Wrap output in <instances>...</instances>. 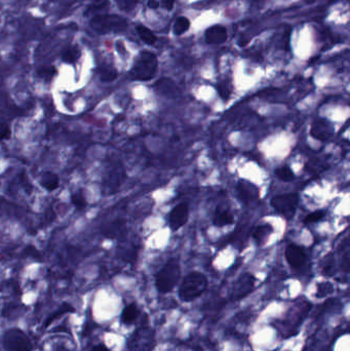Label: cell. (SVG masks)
Here are the masks:
<instances>
[{
    "label": "cell",
    "instance_id": "3957f363",
    "mask_svg": "<svg viewBox=\"0 0 350 351\" xmlns=\"http://www.w3.org/2000/svg\"><path fill=\"white\" fill-rule=\"evenodd\" d=\"M181 273L180 264L177 259H171L156 276V288L160 293L171 292L179 281Z\"/></svg>",
    "mask_w": 350,
    "mask_h": 351
},
{
    "label": "cell",
    "instance_id": "d6986e66",
    "mask_svg": "<svg viewBox=\"0 0 350 351\" xmlns=\"http://www.w3.org/2000/svg\"><path fill=\"white\" fill-rule=\"evenodd\" d=\"M139 36H140V38L146 43V44H154L157 40L156 38V36L153 34V32L151 30H149L147 27L143 26V25H139L137 26L136 28Z\"/></svg>",
    "mask_w": 350,
    "mask_h": 351
},
{
    "label": "cell",
    "instance_id": "6da1fadb",
    "mask_svg": "<svg viewBox=\"0 0 350 351\" xmlns=\"http://www.w3.org/2000/svg\"><path fill=\"white\" fill-rule=\"evenodd\" d=\"M207 277L200 272H191L183 280L180 289L179 297L184 302H190L204 293L207 289Z\"/></svg>",
    "mask_w": 350,
    "mask_h": 351
},
{
    "label": "cell",
    "instance_id": "d4e9b609",
    "mask_svg": "<svg viewBox=\"0 0 350 351\" xmlns=\"http://www.w3.org/2000/svg\"><path fill=\"white\" fill-rule=\"evenodd\" d=\"M218 90H219V94L220 96L222 97L223 99H228L230 97V94H231V90H232V86L229 82L227 81H224V82H221L218 86Z\"/></svg>",
    "mask_w": 350,
    "mask_h": 351
},
{
    "label": "cell",
    "instance_id": "cb8c5ba5",
    "mask_svg": "<svg viewBox=\"0 0 350 351\" xmlns=\"http://www.w3.org/2000/svg\"><path fill=\"white\" fill-rule=\"evenodd\" d=\"M67 312H74V309H73V308H72L70 305H68V304L62 305V307L58 310V312H57V313H54L53 316H51V317L47 320V322H46V324H45V327H47L50 323H52L57 318L63 316V314H65V313H67Z\"/></svg>",
    "mask_w": 350,
    "mask_h": 351
},
{
    "label": "cell",
    "instance_id": "7c38bea8",
    "mask_svg": "<svg viewBox=\"0 0 350 351\" xmlns=\"http://www.w3.org/2000/svg\"><path fill=\"white\" fill-rule=\"evenodd\" d=\"M205 37L209 44L224 43L227 39V30L224 26L215 25L206 31Z\"/></svg>",
    "mask_w": 350,
    "mask_h": 351
},
{
    "label": "cell",
    "instance_id": "f1b7e54d",
    "mask_svg": "<svg viewBox=\"0 0 350 351\" xmlns=\"http://www.w3.org/2000/svg\"><path fill=\"white\" fill-rule=\"evenodd\" d=\"M10 136V129L8 128V126L6 124H2L0 125V139H7Z\"/></svg>",
    "mask_w": 350,
    "mask_h": 351
},
{
    "label": "cell",
    "instance_id": "4dcf8cb0",
    "mask_svg": "<svg viewBox=\"0 0 350 351\" xmlns=\"http://www.w3.org/2000/svg\"><path fill=\"white\" fill-rule=\"evenodd\" d=\"M148 7L152 8V9H156L158 6H159V3L157 0H148Z\"/></svg>",
    "mask_w": 350,
    "mask_h": 351
},
{
    "label": "cell",
    "instance_id": "ac0fdd59",
    "mask_svg": "<svg viewBox=\"0 0 350 351\" xmlns=\"http://www.w3.org/2000/svg\"><path fill=\"white\" fill-rule=\"evenodd\" d=\"M138 316H139L138 308L136 307V305L131 304V305L126 306L123 309L122 316H121V321L125 325H131V324H133L136 321Z\"/></svg>",
    "mask_w": 350,
    "mask_h": 351
},
{
    "label": "cell",
    "instance_id": "ffe728a7",
    "mask_svg": "<svg viewBox=\"0 0 350 351\" xmlns=\"http://www.w3.org/2000/svg\"><path fill=\"white\" fill-rule=\"evenodd\" d=\"M190 28V21L185 16H180L174 25V33L176 35H182Z\"/></svg>",
    "mask_w": 350,
    "mask_h": 351
},
{
    "label": "cell",
    "instance_id": "4fadbf2b",
    "mask_svg": "<svg viewBox=\"0 0 350 351\" xmlns=\"http://www.w3.org/2000/svg\"><path fill=\"white\" fill-rule=\"evenodd\" d=\"M234 222V217L228 208L219 206L214 215L213 223L217 227H223L226 225H230Z\"/></svg>",
    "mask_w": 350,
    "mask_h": 351
},
{
    "label": "cell",
    "instance_id": "603a6c76",
    "mask_svg": "<svg viewBox=\"0 0 350 351\" xmlns=\"http://www.w3.org/2000/svg\"><path fill=\"white\" fill-rule=\"evenodd\" d=\"M100 76L103 81H113L117 77V71L113 67H105L101 69Z\"/></svg>",
    "mask_w": 350,
    "mask_h": 351
},
{
    "label": "cell",
    "instance_id": "44dd1931",
    "mask_svg": "<svg viewBox=\"0 0 350 351\" xmlns=\"http://www.w3.org/2000/svg\"><path fill=\"white\" fill-rule=\"evenodd\" d=\"M275 175L284 182H291L294 180L295 175L289 166H282V168L275 171Z\"/></svg>",
    "mask_w": 350,
    "mask_h": 351
},
{
    "label": "cell",
    "instance_id": "30bf717a",
    "mask_svg": "<svg viewBox=\"0 0 350 351\" xmlns=\"http://www.w3.org/2000/svg\"><path fill=\"white\" fill-rule=\"evenodd\" d=\"M236 192L239 199L245 203H249L259 198V190H258L254 184L246 180H241L238 182L236 186Z\"/></svg>",
    "mask_w": 350,
    "mask_h": 351
},
{
    "label": "cell",
    "instance_id": "277c9868",
    "mask_svg": "<svg viewBox=\"0 0 350 351\" xmlns=\"http://www.w3.org/2000/svg\"><path fill=\"white\" fill-rule=\"evenodd\" d=\"M90 27L100 34L117 33L126 29L127 22L117 14H96L90 20Z\"/></svg>",
    "mask_w": 350,
    "mask_h": 351
},
{
    "label": "cell",
    "instance_id": "7402d4cb",
    "mask_svg": "<svg viewBox=\"0 0 350 351\" xmlns=\"http://www.w3.org/2000/svg\"><path fill=\"white\" fill-rule=\"evenodd\" d=\"M139 1L140 0H115L118 8L125 12L132 11L137 6Z\"/></svg>",
    "mask_w": 350,
    "mask_h": 351
},
{
    "label": "cell",
    "instance_id": "52a82bcc",
    "mask_svg": "<svg viewBox=\"0 0 350 351\" xmlns=\"http://www.w3.org/2000/svg\"><path fill=\"white\" fill-rule=\"evenodd\" d=\"M189 207L187 203L183 202L176 206L169 215V225L172 230L180 229L188 221Z\"/></svg>",
    "mask_w": 350,
    "mask_h": 351
},
{
    "label": "cell",
    "instance_id": "8fae6325",
    "mask_svg": "<svg viewBox=\"0 0 350 351\" xmlns=\"http://www.w3.org/2000/svg\"><path fill=\"white\" fill-rule=\"evenodd\" d=\"M310 133L313 138L325 141L330 139L332 135H333L334 127L332 126V124L328 120L319 119L312 124Z\"/></svg>",
    "mask_w": 350,
    "mask_h": 351
},
{
    "label": "cell",
    "instance_id": "83f0119b",
    "mask_svg": "<svg viewBox=\"0 0 350 351\" xmlns=\"http://www.w3.org/2000/svg\"><path fill=\"white\" fill-rule=\"evenodd\" d=\"M72 201L77 208H82L85 206V199L82 193H75L72 195Z\"/></svg>",
    "mask_w": 350,
    "mask_h": 351
},
{
    "label": "cell",
    "instance_id": "1f68e13d",
    "mask_svg": "<svg viewBox=\"0 0 350 351\" xmlns=\"http://www.w3.org/2000/svg\"><path fill=\"white\" fill-rule=\"evenodd\" d=\"M91 351H110V350L104 345H99V346H96Z\"/></svg>",
    "mask_w": 350,
    "mask_h": 351
},
{
    "label": "cell",
    "instance_id": "484cf974",
    "mask_svg": "<svg viewBox=\"0 0 350 351\" xmlns=\"http://www.w3.org/2000/svg\"><path fill=\"white\" fill-rule=\"evenodd\" d=\"M57 74L54 67H43L38 70V75L44 79H51Z\"/></svg>",
    "mask_w": 350,
    "mask_h": 351
},
{
    "label": "cell",
    "instance_id": "5bb4252c",
    "mask_svg": "<svg viewBox=\"0 0 350 351\" xmlns=\"http://www.w3.org/2000/svg\"><path fill=\"white\" fill-rule=\"evenodd\" d=\"M272 231H273V228L270 224L258 226L253 232V238L256 240L258 245L263 246L266 244Z\"/></svg>",
    "mask_w": 350,
    "mask_h": 351
},
{
    "label": "cell",
    "instance_id": "5b68a950",
    "mask_svg": "<svg viewBox=\"0 0 350 351\" xmlns=\"http://www.w3.org/2000/svg\"><path fill=\"white\" fill-rule=\"evenodd\" d=\"M298 203L299 197L296 193L276 195L271 199V206L273 209L287 220H291L295 216Z\"/></svg>",
    "mask_w": 350,
    "mask_h": 351
},
{
    "label": "cell",
    "instance_id": "e0dca14e",
    "mask_svg": "<svg viewBox=\"0 0 350 351\" xmlns=\"http://www.w3.org/2000/svg\"><path fill=\"white\" fill-rule=\"evenodd\" d=\"M109 5H110L109 0H95V1L88 4V6L86 7L83 14L85 16L96 14L99 11H103V10H106L107 8H109Z\"/></svg>",
    "mask_w": 350,
    "mask_h": 351
},
{
    "label": "cell",
    "instance_id": "9c48e42d",
    "mask_svg": "<svg viewBox=\"0 0 350 351\" xmlns=\"http://www.w3.org/2000/svg\"><path fill=\"white\" fill-rule=\"evenodd\" d=\"M255 286V277L250 274H244L241 279H239L235 286H234V290H233V299L238 300L242 299L243 297H246L248 294H250Z\"/></svg>",
    "mask_w": 350,
    "mask_h": 351
},
{
    "label": "cell",
    "instance_id": "7a4b0ae2",
    "mask_svg": "<svg viewBox=\"0 0 350 351\" xmlns=\"http://www.w3.org/2000/svg\"><path fill=\"white\" fill-rule=\"evenodd\" d=\"M157 70V58L150 51H142L137 58L130 75L134 80L148 81L152 79Z\"/></svg>",
    "mask_w": 350,
    "mask_h": 351
},
{
    "label": "cell",
    "instance_id": "8992f818",
    "mask_svg": "<svg viewBox=\"0 0 350 351\" xmlns=\"http://www.w3.org/2000/svg\"><path fill=\"white\" fill-rule=\"evenodd\" d=\"M5 351H31L32 344L24 333L17 329L9 330L3 338Z\"/></svg>",
    "mask_w": 350,
    "mask_h": 351
},
{
    "label": "cell",
    "instance_id": "9a60e30c",
    "mask_svg": "<svg viewBox=\"0 0 350 351\" xmlns=\"http://www.w3.org/2000/svg\"><path fill=\"white\" fill-rule=\"evenodd\" d=\"M80 55H81V51L78 46L70 45L62 51L61 59L65 63L74 64L80 59Z\"/></svg>",
    "mask_w": 350,
    "mask_h": 351
},
{
    "label": "cell",
    "instance_id": "ba28073f",
    "mask_svg": "<svg viewBox=\"0 0 350 351\" xmlns=\"http://www.w3.org/2000/svg\"><path fill=\"white\" fill-rule=\"evenodd\" d=\"M286 259L293 268H300L306 262V254L302 247L292 244L286 249Z\"/></svg>",
    "mask_w": 350,
    "mask_h": 351
},
{
    "label": "cell",
    "instance_id": "4316f807",
    "mask_svg": "<svg viewBox=\"0 0 350 351\" xmlns=\"http://www.w3.org/2000/svg\"><path fill=\"white\" fill-rule=\"evenodd\" d=\"M325 217V212L324 211H316L311 214H309L305 220L304 223L305 224H311V223H316V222H319L320 220H322Z\"/></svg>",
    "mask_w": 350,
    "mask_h": 351
},
{
    "label": "cell",
    "instance_id": "f546056e",
    "mask_svg": "<svg viewBox=\"0 0 350 351\" xmlns=\"http://www.w3.org/2000/svg\"><path fill=\"white\" fill-rule=\"evenodd\" d=\"M174 4H175V0H162V5L168 10L173 9Z\"/></svg>",
    "mask_w": 350,
    "mask_h": 351
},
{
    "label": "cell",
    "instance_id": "2e32d148",
    "mask_svg": "<svg viewBox=\"0 0 350 351\" xmlns=\"http://www.w3.org/2000/svg\"><path fill=\"white\" fill-rule=\"evenodd\" d=\"M59 182H60L59 177L52 173H43L40 178L41 186L48 191L57 189L59 186Z\"/></svg>",
    "mask_w": 350,
    "mask_h": 351
}]
</instances>
